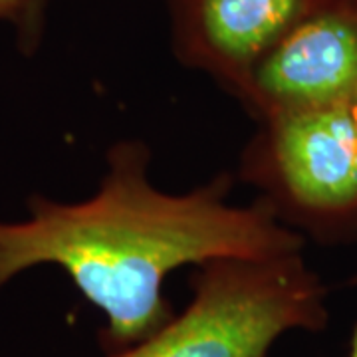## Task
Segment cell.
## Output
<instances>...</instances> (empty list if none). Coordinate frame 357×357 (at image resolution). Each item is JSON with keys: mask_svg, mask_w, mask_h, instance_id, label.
<instances>
[{"mask_svg": "<svg viewBox=\"0 0 357 357\" xmlns=\"http://www.w3.org/2000/svg\"><path fill=\"white\" fill-rule=\"evenodd\" d=\"M149 165L143 141H117L96 195L77 203L32 197L26 220H0V290L30 268H62L103 312L102 344L117 354L173 318L163 284L178 268L304 252V234L264 199L230 203V173L175 195L155 187Z\"/></svg>", "mask_w": 357, "mask_h": 357, "instance_id": "cell-1", "label": "cell"}, {"mask_svg": "<svg viewBox=\"0 0 357 357\" xmlns=\"http://www.w3.org/2000/svg\"><path fill=\"white\" fill-rule=\"evenodd\" d=\"M326 321V288L304 252L220 258L199 266L183 314L109 357H268L284 333Z\"/></svg>", "mask_w": 357, "mask_h": 357, "instance_id": "cell-2", "label": "cell"}, {"mask_svg": "<svg viewBox=\"0 0 357 357\" xmlns=\"http://www.w3.org/2000/svg\"><path fill=\"white\" fill-rule=\"evenodd\" d=\"M238 177L284 225L319 243H357V133L349 105L256 121Z\"/></svg>", "mask_w": 357, "mask_h": 357, "instance_id": "cell-3", "label": "cell"}, {"mask_svg": "<svg viewBox=\"0 0 357 357\" xmlns=\"http://www.w3.org/2000/svg\"><path fill=\"white\" fill-rule=\"evenodd\" d=\"M356 96L357 0H324L262 56L234 98L262 121L349 105Z\"/></svg>", "mask_w": 357, "mask_h": 357, "instance_id": "cell-4", "label": "cell"}, {"mask_svg": "<svg viewBox=\"0 0 357 357\" xmlns=\"http://www.w3.org/2000/svg\"><path fill=\"white\" fill-rule=\"evenodd\" d=\"M324 0H167L173 54L234 98L262 56Z\"/></svg>", "mask_w": 357, "mask_h": 357, "instance_id": "cell-5", "label": "cell"}, {"mask_svg": "<svg viewBox=\"0 0 357 357\" xmlns=\"http://www.w3.org/2000/svg\"><path fill=\"white\" fill-rule=\"evenodd\" d=\"M50 0H0V20L16 30V38L26 54L38 48Z\"/></svg>", "mask_w": 357, "mask_h": 357, "instance_id": "cell-6", "label": "cell"}, {"mask_svg": "<svg viewBox=\"0 0 357 357\" xmlns=\"http://www.w3.org/2000/svg\"><path fill=\"white\" fill-rule=\"evenodd\" d=\"M349 114H351V119H354V126H356L357 133V96L351 100V103H349Z\"/></svg>", "mask_w": 357, "mask_h": 357, "instance_id": "cell-7", "label": "cell"}, {"mask_svg": "<svg viewBox=\"0 0 357 357\" xmlns=\"http://www.w3.org/2000/svg\"><path fill=\"white\" fill-rule=\"evenodd\" d=\"M349 357H357V326H356V332H354V337H351V347H349Z\"/></svg>", "mask_w": 357, "mask_h": 357, "instance_id": "cell-8", "label": "cell"}]
</instances>
